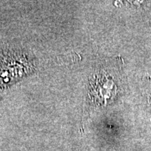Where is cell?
<instances>
[{"instance_id":"cell-1","label":"cell","mask_w":151,"mask_h":151,"mask_svg":"<svg viewBox=\"0 0 151 151\" xmlns=\"http://www.w3.org/2000/svg\"><path fill=\"white\" fill-rule=\"evenodd\" d=\"M117 86L106 73L101 71L90 81L89 96L97 105H106L116 97Z\"/></svg>"}]
</instances>
